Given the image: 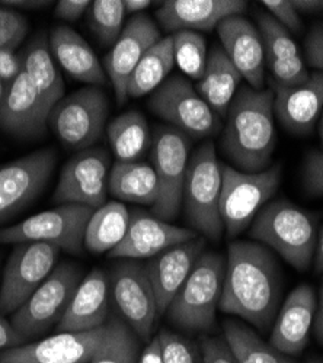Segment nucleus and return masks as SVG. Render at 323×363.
<instances>
[{
    "instance_id": "nucleus-1",
    "label": "nucleus",
    "mask_w": 323,
    "mask_h": 363,
    "mask_svg": "<svg viewBox=\"0 0 323 363\" xmlns=\"http://www.w3.org/2000/svg\"><path fill=\"white\" fill-rule=\"evenodd\" d=\"M283 281L268 247L252 241L229 246L219 308L248 321L261 331L271 330L280 311Z\"/></svg>"
},
{
    "instance_id": "nucleus-2",
    "label": "nucleus",
    "mask_w": 323,
    "mask_h": 363,
    "mask_svg": "<svg viewBox=\"0 0 323 363\" xmlns=\"http://www.w3.org/2000/svg\"><path fill=\"white\" fill-rule=\"evenodd\" d=\"M226 116L221 143L227 157L242 172L267 170L277 143L273 89L242 86Z\"/></svg>"
},
{
    "instance_id": "nucleus-3",
    "label": "nucleus",
    "mask_w": 323,
    "mask_h": 363,
    "mask_svg": "<svg viewBox=\"0 0 323 363\" xmlns=\"http://www.w3.org/2000/svg\"><path fill=\"white\" fill-rule=\"evenodd\" d=\"M249 235L299 272H306L314 259L316 223L306 211L288 201L280 199L263 206L251 224Z\"/></svg>"
},
{
    "instance_id": "nucleus-4",
    "label": "nucleus",
    "mask_w": 323,
    "mask_h": 363,
    "mask_svg": "<svg viewBox=\"0 0 323 363\" xmlns=\"http://www.w3.org/2000/svg\"><path fill=\"white\" fill-rule=\"evenodd\" d=\"M224 274L226 259L221 255L213 252L202 253L187 282L166 310L169 323L191 333L213 330Z\"/></svg>"
},
{
    "instance_id": "nucleus-5",
    "label": "nucleus",
    "mask_w": 323,
    "mask_h": 363,
    "mask_svg": "<svg viewBox=\"0 0 323 363\" xmlns=\"http://www.w3.org/2000/svg\"><path fill=\"white\" fill-rule=\"evenodd\" d=\"M221 186L223 174L216 147L205 143L188 162L182 202L191 227L212 241L220 240L224 230L220 214Z\"/></svg>"
},
{
    "instance_id": "nucleus-6",
    "label": "nucleus",
    "mask_w": 323,
    "mask_h": 363,
    "mask_svg": "<svg viewBox=\"0 0 323 363\" xmlns=\"http://www.w3.org/2000/svg\"><path fill=\"white\" fill-rule=\"evenodd\" d=\"M221 174L220 214L227 235L236 237L252 224L278 189L281 167L275 164L263 172L248 173L231 166H221Z\"/></svg>"
},
{
    "instance_id": "nucleus-7",
    "label": "nucleus",
    "mask_w": 323,
    "mask_h": 363,
    "mask_svg": "<svg viewBox=\"0 0 323 363\" xmlns=\"http://www.w3.org/2000/svg\"><path fill=\"white\" fill-rule=\"evenodd\" d=\"M108 112L106 95L99 87L89 86L57 102L50 111L48 124L66 147L82 151L101 138Z\"/></svg>"
},
{
    "instance_id": "nucleus-8",
    "label": "nucleus",
    "mask_w": 323,
    "mask_h": 363,
    "mask_svg": "<svg viewBox=\"0 0 323 363\" xmlns=\"http://www.w3.org/2000/svg\"><path fill=\"white\" fill-rule=\"evenodd\" d=\"M92 214V208L60 205L29 217L16 225L2 228L0 243H47L76 255L82 252L86 225Z\"/></svg>"
},
{
    "instance_id": "nucleus-9",
    "label": "nucleus",
    "mask_w": 323,
    "mask_h": 363,
    "mask_svg": "<svg viewBox=\"0 0 323 363\" xmlns=\"http://www.w3.org/2000/svg\"><path fill=\"white\" fill-rule=\"evenodd\" d=\"M80 282L82 270L76 264L55 266L41 286L12 314L11 323L15 330L25 340H29L57 325Z\"/></svg>"
},
{
    "instance_id": "nucleus-10",
    "label": "nucleus",
    "mask_w": 323,
    "mask_h": 363,
    "mask_svg": "<svg viewBox=\"0 0 323 363\" xmlns=\"http://www.w3.org/2000/svg\"><path fill=\"white\" fill-rule=\"evenodd\" d=\"M188 153L190 141L184 133L170 127L156 130L152 160L159 182V199L152 206V214L163 221H170L180 214L190 162Z\"/></svg>"
},
{
    "instance_id": "nucleus-11",
    "label": "nucleus",
    "mask_w": 323,
    "mask_h": 363,
    "mask_svg": "<svg viewBox=\"0 0 323 363\" xmlns=\"http://www.w3.org/2000/svg\"><path fill=\"white\" fill-rule=\"evenodd\" d=\"M149 108L185 135L195 138L217 133L220 123L217 113L184 76L166 79L153 92Z\"/></svg>"
},
{
    "instance_id": "nucleus-12",
    "label": "nucleus",
    "mask_w": 323,
    "mask_h": 363,
    "mask_svg": "<svg viewBox=\"0 0 323 363\" xmlns=\"http://www.w3.org/2000/svg\"><path fill=\"white\" fill-rule=\"evenodd\" d=\"M62 249L47 243L18 245L0 285V313L13 314L51 275Z\"/></svg>"
},
{
    "instance_id": "nucleus-13",
    "label": "nucleus",
    "mask_w": 323,
    "mask_h": 363,
    "mask_svg": "<svg viewBox=\"0 0 323 363\" xmlns=\"http://www.w3.org/2000/svg\"><path fill=\"white\" fill-rule=\"evenodd\" d=\"M116 308L141 342H150L158 315L156 296L146 267L136 260L120 262L109 275Z\"/></svg>"
},
{
    "instance_id": "nucleus-14",
    "label": "nucleus",
    "mask_w": 323,
    "mask_h": 363,
    "mask_svg": "<svg viewBox=\"0 0 323 363\" xmlns=\"http://www.w3.org/2000/svg\"><path fill=\"white\" fill-rule=\"evenodd\" d=\"M109 156L102 148L79 151L62 169L54 192V202L82 205L94 211L105 203Z\"/></svg>"
},
{
    "instance_id": "nucleus-15",
    "label": "nucleus",
    "mask_w": 323,
    "mask_h": 363,
    "mask_svg": "<svg viewBox=\"0 0 323 363\" xmlns=\"http://www.w3.org/2000/svg\"><path fill=\"white\" fill-rule=\"evenodd\" d=\"M55 162V151L43 148L0 167V223L18 214L41 194Z\"/></svg>"
},
{
    "instance_id": "nucleus-16",
    "label": "nucleus",
    "mask_w": 323,
    "mask_h": 363,
    "mask_svg": "<svg viewBox=\"0 0 323 363\" xmlns=\"http://www.w3.org/2000/svg\"><path fill=\"white\" fill-rule=\"evenodd\" d=\"M108 321L89 331L57 333L37 343L22 345L0 353V363H87L102 346Z\"/></svg>"
},
{
    "instance_id": "nucleus-17",
    "label": "nucleus",
    "mask_w": 323,
    "mask_h": 363,
    "mask_svg": "<svg viewBox=\"0 0 323 363\" xmlns=\"http://www.w3.org/2000/svg\"><path fill=\"white\" fill-rule=\"evenodd\" d=\"M160 38L159 28L153 19L146 13H138L127 22L121 35L105 57V73L112 83L116 102L120 105L127 101V83L133 70L141 57Z\"/></svg>"
},
{
    "instance_id": "nucleus-18",
    "label": "nucleus",
    "mask_w": 323,
    "mask_h": 363,
    "mask_svg": "<svg viewBox=\"0 0 323 363\" xmlns=\"http://www.w3.org/2000/svg\"><path fill=\"white\" fill-rule=\"evenodd\" d=\"M197 238L190 228L172 225L153 214L134 211L121 243L108 253L112 259H152L162 252Z\"/></svg>"
},
{
    "instance_id": "nucleus-19",
    "label": "nucleus",
    "mask_w": 323,
    "mask_h": 363,
    "mask_svg": "<svg viewBox=\"0 0 323 363\" xmlns=\"http://www.w3.org/2000/svg\"><path fill=\"white\" fill-rule=\"evenodd\" d=\"M48 115L50 111L22 70L0 99V128L19 138H35L44 134Z\"/></svg>"
},
{
    "instance_id": "nucleus-20",
    "label": "nucleus",
    "mask_w": 323,
    "mask_h": 363,
    "mask_svg": "<svg viewBox=\"0 0 323 363\" xmlns=\"http://www.w3.org/2000/svg\"><path fill=\"white\" fill-rule=\"evenodd\" d=\"M316 308L317 298L310 285L292 289L275 317L270 345L285 356L300 354L309 343Z\"/></svg>"
},
{
    "instance_id": "nucleus-21",
    "label": "nucleus",
    "mask_w": 323,
    "mask_h": 363,
    "mask_svg": "<svg viewBox=\"0 0 323 363\" xmlns=\"http://www.w3.org/2000/svg\"><path fill=\"white\" fill-rule=\"evenodd\" d=\"M246 8L242 0H168L156 18L168 33H210L224 19L245 13Z\"/></svg>"
},
{
    "instance_id": "nucleus-22",
    "label": "nucleus",
    "mask_w": 323,
    "mask_h": 363,
    "mask_svg": "<svg viewBox=\"0 0 323 363\" xmlns=\"http://www.w3.org/2000/svg\"><path fill=\"white\" fill-rule=\"evenodd\" d=\"M204 247L205 240L197 237L162 252L152 257L148 264H144L155 291L159 317L166 314L170 302L187 282Z\"/></svg>"
},
{
    "instance_id": "nucleus-23",
    "label": "nucleus",
    "mask_w": 323,
    "mask_h": 363,
    "mask_svg": "<svg viewBox=\"0 0 323 363\" xmlns=\"http://www.w3.org/2000/svg\"><path fill=\"white\" fill-rule=\"evenodd\" d=\"M223 51L252 89L265 80V51L258 29L242 15L224 19L217 26Z\"/></svg>"
},
{
    "instance_id": "nucleus-24",
    "label": "nucleus",
    "mask_w": 323,
    "mask_h": 363,
    "mask_svg": "<svg viewBox=\"0 0 323 363\" xmlns=\"http://www.w3.org/2000/svg\"><path fill=\"white\" fill-rule=\"evenodd\" d=\"M274 115L292 134H309L323 111V73L313 72L296 87H273Z\"/></svg>"
},
{
    "instance_id": "nucleus-25",
    "label": "nucleus",
    "mask_w": 323,
    "mask_h": 363,
    "mask_svg": "<svg viewBox=\"0 0 323 363\" xmlns=\"http://www.w3.org/2000/svg\"><path fill=\"white\" fill-rule=\"evenodd\" d=\"M109 278L102 269H94L79 284L70 304L58 321V333L89 331L108 321Z\"/></svg>"
},
{
    "instance_id": "nucleus-26",
    "label": "nucleus",
    "mask_w": 323,
    "mask_h": 363,
    "mask_svg": "<svg viewBox=\"0 0 323 363\" xmlns=\"http://www.w3.org/2000/svg\"><path fill=\"white\" fill-rule=\"evenodd\" d=\"M50 51L67 74L87 84H105L106 73L94 50L69 26H54L50 33Z\"/></svg>"
},
{
    "instance_id": "nucleus-27",
    "label": "nucleus",
    "mask_w": 323,
    "mask_h": 363,
    "mask_svg": "<svg viewBox=\"0 0 323 363\" xmlns=\"http://www.w3.org/2000/svg\"><path fill=\"white\" fill-rule=\"evenodd\" d=\"M242 79V74L233 66L223 48L213 47L207 58V67L197 82V92L217 116H226Z\"/></svg>"
},
{
    "instance_id": "nucleus-28",
    "label": "nucleus",
    "mask_w": 323,
    "mask_h": 363,
    "mask_svg": "<svg viewBox=\"0 0 323 363\" xmlns=\"http://www.w3.org/2000/svg\"><path fill=\"white\" fill-rule=\"evenodd\" d=\"M108 189L120 201L150 205L159 199V182L153 166L140 162H116L108 177Z\"/></svg>"
},
{
    "instance_id": "nucleus-29",
    "label": "nucleus",
    "mask_w": 323,
    "mask_h": 363,
    "mask_svg": "<svg viewBox=\"0 0 323 363\" xmlns=\"http://www.w3.org/2000/svg\"><path fill=\"white\" fill-rule=\"evenodd\" d=\"M22 70L34 84L48 111L65 98V82L58 73L47 40L40 35L21 55Z\"/></svg>"
},
{
    "instance_id": "nucleus-30",
    "label": "nucleus",
    "mask_w": 323,
    "mask_h": 363,
    "mask_svg": "<svg viewBox=\"0 0 323 363\" xmlns=\"http://www.w3.org/2000/svg\"><path fill=\"white\" fill-rule=\"evenodd\" d=\"M130 213L121 202H108L95 209L86 225L84 246L97 253H109L119 246L128 228Z\"/></svg>"
},
{
    "instance_id": "nucleus-31",
    "label": "nucleus",
    "mask_w": 323,
    "mask_h": 363,
    "mask_svg": "<svg viewBox=\"0 0 323 363\" xmlns=\"http://www.w3.org/2000/svg\"><path fill=\"white\" fill-rule=\"evenodd\" d=\"M175 65L172 35L160 38L141 57L133 70L127 83V98H143L153 94L166 80Z\"/></svg>"
},
{
    "instance_id": "nucleus-32",
    "label": "nucleus",
    "mask_w": 323,
    "mask_h": 363,
    "mask_svg": "<svg viewBox=\"0 0 323 363\" xmlns=\"http://www.w3.org/2000/svg\"><path fill=\"white\" fill-rule=\"evenodd\" d=\"M108 140L119 162H137L149 148L148 121L138 111H127L112 119L106 128Z\"/></svg>"
},
{
    "instance_id": "nucleus-33",
    "label": "nucleus",
    "mask_w": 323,
    "mask_h": 363,
    "mask_svg": "<svg viewBox=\"0 0 323 363\" xmlns=\"http://www.w3.org/2000/svg\"><path fill=\"white\" fill-rule=\"evenodd\" d=\"M224 340L238 363H296L288 356L263 342L256 333L238 321L226 320L223 324Z\"/></svg>"
},
{
    "instance_id": "nucleus-34",
    "label": "nucleus",
    "mask_w": 323,
    "mask_h": 363,
    "mask_svg": "<svg viewBox=\"0 0 323 363\" xmlns=\"http://www.w3.org/2000/svg\"><path fill=\"white\" fill-rule=\"evenodd\" d=\"M140 342L134 331L121 318L108 320L106 337L87 363H138Z\"/></svg>"
},
{
    "instance_id": "nucleus-35",
    "label": "nucleus",
    "mask_w": 323,
    "mask_h": 363,
    "mask_svg": "<svg viewBox=\"0 0 323 363\" xmlns=\"http://www.w3.org/2000/svg\"><path fill=\"white\" fill-rule=\"evenodd\" d=\"M124 4L121 0H95L87 9V22L99 43L114 45L124 29Z\"/></svg>"
},
{
    "instance_id": "nucleus-36",
    "label": "nucleus",
    "mask_w": 323,
    "mask_h": 363,
    "mask_svg": "<svg viewBox=\"0 0 323 363\" xmlns=\"http://www.w3.org/2000/svg\"><path fill=\"white\" fill-rule=\"evenodd\" d=\"M175 63L180 66L182 73L194 80H199L207 67V45L198 33L182 31L172 35Z\"/></svg>"
},
{
    "instance_id": "nucleus-37",
    "label": "nucleus",
    "mask_w": 323,
    "mask_h": 363,
    "mask_svg": "<svg viewBox=\"0 0 323 363\" xmlns=\"http://www.w3.org/2000/svg\"><path fill=\"white\" fill-rule=\"evenodd\" d=\"M258 31L262 40L265 60L271 58H290L299 54V47L290 35L288 29L278 23L271 15H258Z\"/></svg>"
},
{
    "instance_id": "nucleus-38",
    "label": "nucleus",
    "mask_w": 323,
    "mask_h": 363,
    "mask_svg": "<svg viewBox=\"0 0 323 363\" xmlns=\"http://www.w3.org/2000/svg\"><path fill=\"white\" fill-rule=\"evenodd\" d=\"M156 337L160 343L163 363H201V352L197 345L178 333L162 330Z\"/></svg>"
},
{
    "instance_id": "nucleus-39",
    "label": "nucleus",
    "mask_w": 323,
    "mask_h": 363,
    "mask_svg": "<svg viewBox=\"0 0 323 363\" xmlns=\"http://www.w3.org/2000/svg\"><path fill=\"white\" fill-rule=\"evenodd\" d=\"M274 79V87H296L310 77L300 55L290 58L265 60Z\"/></svg>"
},
{
    "instance_id": "nucleus-40",
    "label": "nucleus",
    "mask_w": 323,
    "mask_h": 363,
    "mask_svg": "<svg viewBox=\"0 0 323 363\" xmlns=\"http://www.w3.org/2000/svg\"><path fill=\"white\" fill-rule=\"evenodd\" d=\"M28 33V21L19 12L0 6V50H15Z\"/></svg>"
},
{
    "instance_id": "nucleus-41",
    "label": "nucleus",
    "mask_w": 323,
    "mask_h": 363,
    "mask_svg": "<svg viewBox=\"0 0 323 363\" xmlns=\"http://www.w3.org/2000/svg\"><path fill=\"white\" fill-rule=\"evenodd\" d=\"M262 5L265 6L271 16L281 23L291 33H299L303 26L299 11L292 5V0H263Z\"/></svg>"
},
{
    "instance_id": "nucleus-42",
    "label": "nucleus",
    "mask_w": 323,
    "mask_h": 363,
    "mask_svg": "<svg viewBox=\"0 0 323 363\" xmlns=\"http://www.w3.org/2000/svg\"><path fill=\"white\" fill-rule=\"evenodd\" d=\"M199 352L201 363H238L224 337H204Z\"/></svg>"
},
{
    "instance_id": "nucleus-43",
    "label": "nucleus",
    "mask_w": 323,
    "mask_h": 363,
    "mask_svg": "<svg viewBox=\"0 0 323 363\" xmlns=\"http://www.w3.org/2000/svg\"><path fill=\"white\" fill-rule=\"evenodd\" d=\"M305 185L313 195H323V151H312L305 164Z\"/></svg>"
},
{
    "instance_id": "nucleus-44",
    "label": "nucleus",
    "mask_w": 323,
    "mask_h": 363,
    "mask_svg": "<svg viewBox=\"0 0 323 363\" xmlns=\"http://www.w3.org/2000/svg\"><path fill=\"white\" fill-rule=\"evenodd\" d=\"M306 54L312 67L323 73V28L317 26L306 40Z\"/></svg>"
},
{
    "instance_id": "nucleus-45",
    "label": "nucleus",
    "mask_w": 323,
    "mask_h": 363,
    "mask_svg": "<svg viewBox=\"0 0 323 363\" xmlns=\"http://www.w3.org/2000/svg\"><path fill=\"white\" fill-rule=\"evenodd\" d=\"M92 2L89 0H60L57 2L54 15L63 21H77L84 12H87Z\"/></svg>"
},
{
    "instance_id": "nucleus-46",
    "label": "nucleus",
    "mask_w": 323,
    "mask_h": 363,
    "mask_svg": "<svg viewBox=\"0 0 323 363\" xmlns=\"http://www.w3.org/2000/svg\"><path fill=\"white\" fill-rule=\"evenodd\" d=\"M22 72L21 57L13 50H0V79L11 83Z\"/></svg>"
},
{
    "instance_id": "nucleus-47",
    "label": "nucleus",
    "mask_w": 323,
    "mask_h": 363,
    "mask_svg": "<svg viewBox=\"0 0 323 363\" xmlns=\"http://www.w3.org/2000/svg\"><path fill=\"white\" fill-rule=\"evenodd\" d=\"M25 339L15 330L11 321L0 313V349H12L25 345Z\"/></svg>"
},
{
    "instance_id": "nucleus-48",
    "label": "nucleus",
    "mask_w": 323,
    "mask_h": 363,
    "mask_svg": "<svg viewBox=\"0 0 323 363\" xmlns=\"http://www.w3.org/2000/svg\"><path fill=\"white\" fill-rule=\"evenodd\" d=\"M138 363H163L162 349L158 337H153L140 353Z\"/></svg>"
},
{
    "instance_id": "nucleus-49",
    "label": "nucleus",
    "mask_w": 323,
    "mask_h": 363,
    "mask_svg": "<svg viewBox=\"0 0 323 363\" xmlns=\"http://www.w3.org/2000/svg\"><path fill=\"white\" fill-rule=\"evenodd\" d=\"M313 330H314V336L320 345H323V282L320 286L319 292V301H317V308L314 314V321H313Z\"/></svg>"
},
{
    "instance_id": "nucleus-50",
    "label": "nucleus",
    "mask_w": 323,
    "mask_h": 363,
    "mask_svg": "<svg viewBox=\"0 0 323 363\" xmlns=\"http://www.w3.org/2000/svg\"><path fill=\"white\" fill-rule=\"evenodd\" d=\"M292 5L299 11V12H319L323 9V2H319V0H292Z\"/></svg>"
},
{
    "instance_id": "nucleus-51",
    "label": "nucleus",
    "mask_w": 323,
    "mask_h": 363,
    "mask_svg": "<svg viewBox=\"0 0 323 363\" xmlns=\"http://www.w3.org/2000/svg\"><path fill=\"white\" fill-rule=\"evenodd\" d=\"M124 11L128 15H138L141 13V11L148 9L152 2L150 0H124Z\"/></svg>"
},
{
    "instance_id": "nucleus-52",
    "label": "nucleus",
    "mask_w": 323,
    "mask_h": 363,
    "mask_svg": "<svg viewBox=\"0 0 323 363\" xmlns=\"http://www.w3.org/2000/svg\"><path fill=\"white\" fill-rule=\"evenodd\" d=\"M314 269L319 274H323V227L317 235V245L314 252Z\"/></svg>"
},
{
    "instance_id": "nucleus-53",
    "label": "nucleus",
    "mask_w": 323,
    "mask_h": 363,
    "mask_svg": "<svg viewBox=\"0 0 323 363\" xmlns=\"http://www.w3.org/2000/svg\"><path fill=\"white\" fill-rule=\"evenodd\" d=\"M2 5H9V6H28V8H35V6H44L47 5L45 2H2Z\"/></svg>"
},
{
    "instance_id": "nucleus-54",
    "label": "nucleus",
    "mask_w": 323,
    "mask_h": 363,
    "mask_svg": "<svg viewBox=\"0 0 323 363\" xmlns=\"http://www.w3.org/2000/svg\"><path fill=\"white\" fill-rule=\"evenodd\" d=\"M319 134H320V140H322V145H323V111L319 118Z\"/></svg>"
},
{
    "instance_id": "nucleus-55",
    "label": "nucleus",
    "mask_w": 323,
    "mask_h": 363,
    "mask_svg": "<svg viewBox=\"0 0 323 363\" xmlns=\"http://www.w3.org/2000/svg\"><path fill=\"white\" fill-rule=\"evenodd\" d=\"M4 94H5V89H4V80L0 79V99H2Z\"/></svg>"
},
{
    "instance_id": "nucleus-56",
    "label": "nucleus",
    "mask_w": 323,
    "mask_h": 363,
    "mask_svg": "<svg viewBox=\"0 0 323 363\" xmlns=\"http://www.w3.org/2000/svg\"><path fill=\"white\" fill-rule=\"evenodd\" d=\"M307 363H323V360H322V359H312V360H309Z\"/></svg>"
}]
</instances>
